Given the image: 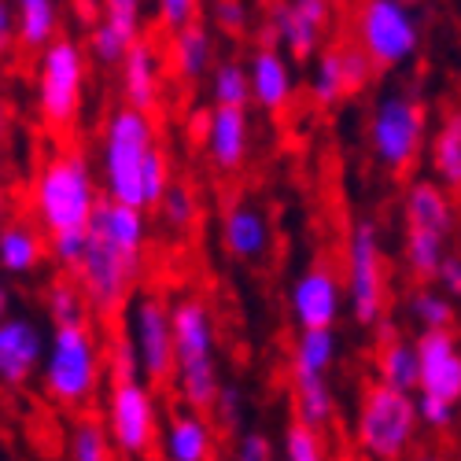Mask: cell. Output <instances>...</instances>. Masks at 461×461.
Here are the masks:
<instances>
[{"instance_id":"obj_51","label":"cell","mask_w":461,"mask_h":461,"mask_svg":"<svg viewBox=\"0 0 461 461\" xmlns=\"http://www.w3.org/2000/svg\"><path fill=\"white\" fill-rule=\"evenodd\" d=\"M5 177H8V170H5V156H0V188H5Z\"/></svg>"},{"instance_id":"obj_13","label":"cell","mask_w":461,"mask_h":461,"mask_svg":"<svg viewBox=\"0 0 461 461\" xmlns=\"http://www.w3.org/2000/svg\"><path fill=\"white\" fill-rule=\"evenodd\" d=\"M332 8L325 0H292V5H270L266 8V33L270 41L292 59H318V45H321V33L329 26Z\"/></svg>"},{"instance_id":"obj_6","label":"cell","mask_w":461,"mask_h":461,"mask_svg":"<svg viewBox=\"0 0 461 461\" xmlns=\"http://www.w3.org/2000/svg\"><path fill=\"white\" fill-rule=\"evenodd\" d=\"M417 402L413 395L392 392L384 384H369L355 410V450L366 461H406L410 447L417 443Z\"/></svg>"},{"instance_id":"obj_5","label":"cell","mask_w":461,"mask_h":461,"mask_svg":"<svg viewBox=\"0 0 461 461\" xmlns=\"http://www.w3.org/2000/svg\"><path fill=\"white\" fill-rule=\"evenodd\" d=\"M107 380L104 343L93 325L52 329L41 362V392L63 410H86Z\"/></svg>"},{"instance_id":"obj_26","label":"cell","mask_w":461,"mask_h":461,"mask_svg":"<svg viewBox=\"0 0 461 461\" xmlns=\"http://www.w3.org/2000/svg\"><path fill=\"white\" fill-rule=\"evenodd\" d=\"M45 255H49V240H41L37 225L23 218L0 225V270L5 274L26 277L45 262Z\"/></svg>"},{"instance_id":"obj_23","label":"cell","mask_w":461,"mask_h":461,"mask_svg":"<svg viewBox=\"0 0 461 461\" xmlns=\"http://www.w3.org/2000/svg\"><path fill=\"white\" fill-rule=\"evenodd\" d=\"M163 74H167L163 52L151 41H140L122 59V96H126V107L144 111V114L156 107L159 96H163Z\"/></svg>"},{"instance_id":"obj_2","label":"cell","mask_w":461,"mask_h":461,"mask_svg":"<svg viewBox=\"0 0 461 461\" xmlns=\"http://www.w3.org/2000/svg\"><path fill=\"white\" fill-rule=\"evenodd\" d=\"M144 248H148V214L100 200L93 225L86 233V258L74 270V281L86 292L89 311L119 314L133 299L144 274Z\"/></svg>"},{"instance_id":"obj_39","label":"cell","mask_w":461,"mask_h":461,"mask_svg":"<svg viewBox=\"0 0 461 461\" xmlns=\"http://www.w3.org/2000/svg\"><path fill=\"white\" fill-rule=\"evenodd\" d=\"M104 366H107V384L140 380V366H137V355H133V343L126 336H111L104 343Z\"/></svg>"},{"instance_id":"obj_36","label":"cell","mask_w":461,"mask_h":461,"mask_svg":"<svg viewBox=\"0 0 461 461\" xmlns=\"http://www.w3.org/2000/svg\"><path fill=\"white\" fill-rule=\"evenodd\" d=\"M159 218H163V225L170 229V233H188L200 218L196 192H192L188 185H181V181H174L170 192L163 196V203H159Z\"/></svg>"},{"instance_id":"obj_9","label":"cell","mask_w":461,"mask_h":461,"mask_svg":"<svg viewBox=\"0 0 461 461\" xmlns=\"http://www.w3.org/2000/svg\"><path fill=\"white\" fill-rule=\"evenodd\" d=\"M343 299L348 314L362 329H376L388 306V277H384V244L380 225L373 218H358L348 237V270H343Z\"/></svg>"},{"instance_id":"obj_31","label":"cell","mask_w":461,"mask_h":461,"mask_svg":"<svg viewBox=\"0 0 461 461\" xmlns=\"http://www.w3.org/2000/svg\"><path fill=\"white\" fill-rule=\"evenodd\" d=\"M406 314L420 332H454V299L439 288H413Z\"/></svg>"},{"instance_id":"obj_17","label":"cell","mask_w":461,"mask_h":461,"mask_svg":"<svg viewBox=\"0 0 461 461\" xmlns=\"http://www.w3.org/2000/svg\"><path fill=\"white\" fill-rule=\"evenodd\" d=\"M420 388L417 395H432L439 402L461 406V348L454 332H417Z\"/></svg>"},{"instance_id":"obj_20","label":"cell","mask_w":461,"mask_h":461,"mask_svg":"<svg viewBox=\"0 0 461 461\" xmlns=\"http://www.w3.org/2000/svg\"><path fill=\"white\" fill-rule=\"evenodd\" d=\"M402 218H406V229H413V233H432V237L450 240L454 221H457L454 196L439 181L417 177V181H410L406 196H402Z\"/></svg>"},{"instance_id":"obj_40","label":"cell","mask_w":461,"mask_h":461,"mask_svg":"<svg viewBox=\"0 0 461 461\" xmlns=\"http://www.w3.org/2000/svg\"><path fill=\"white\" fill-rule=\"evenodd\" d=\"M339 67H343V86L348 93H362L369 82H373V59L358 49V45H343L339 49Z\"/></svg>"},{"instance_id":"obj_18","label":"cell","mask_w":461,"mask_h":461,"mask_svg":"<svg viewBox=\"0 0 461 461\" xmlns=\"http://www.w3.org/2000/svg\"><path fill=\"white\" fill-rule=\"evenodd\" d=\"M200 140L207 148L211 163L221 174L240 170L244 159H248V151H251V119H248V111H237V107H214V111H207Z\"/></svg>"},{"instance_id":"obj_16","label":"cell","mask_w":461,"mask_h":461,"mask_svg":"<svg viewBox=\"0 0 461 461\" xmlns=\"http://www.w3.org/2000/svg\"><path fill=\"white\" fill-rule=\"evenodd\" d=\"M144 41V5L140 0H111L89 30V56L104 67H122V59Z\"/></svg>"},{"instance_id":"obj_21","label":"cell","mask_w":461,"mask_h":461,"mask_svg":"<svg viewBox=\"0 0 461 461\" xmlns=\"http://www.w3.org/2000/svg\"><path fill=\"white\" fill-rule=\"evenodd\" d=\"M270 244H274V225H270V214L258 203L240 200L221 214V248L233 258L255 262L270 251Z\"/></svg>"},{"instance_id":"obj_29","label":"cell","mask_w":461,"mask_h":461,"mask_svg":"<svg viewBox=\"0 0 461 461\" xmlns=\"http://www.w3.org/2000/svg\"><path fill=\"white\" fill-rule=\"evenodd\" d=\"M59 5H52V0H23V5H15V37L19 45L33 49L37 56H41L52 41H59Z\"/></svg>"},{"instance_id":"obj_3","label":"cell","mask_w":461,"mask_h":461,"mask_svg":"<svg viewBox=\"0 0 461 461\" xmlns=\"http://www.w3.org/2000/svg\"><path fill=\"white\" fill-rule=\"evenodd\" d=\"M100 177L93 163L74 148L52 151L41 159L30 181V214L45 237L89 233L93 214L100 207Z\"/></svg>"},{"instance_id":"obj_52","label":"cell","mask_w":461,"mask_h":461,"mask_svg":"<svg viewBox=\"0 0 461 461\" xmlns=\"http://www.w3.org/2000/svg\"><path fill=\"white\" fill-rule=\"evenodd\" d=\"M336 461H366V457H358V454H343V457H336Z\"/></svg>"},{"instance_id":"obj_11","label":"cell","mask_w":461,"mask_h":461,"mask_svg":"<svg viewBox=\"0 0 461 461\" xmlns=\"http://www.w3.org/2000/svg\"><path fill=\"white\" fill-rule=\"evenodd\" d=\"M355 45L380 70H395L420 52V19L399 0H369L355 12Z\"/></svg>"},{"instance_id":"obj_33","label":"cell","mask_w":461,"mask_h":461,"mask_svg":"<svg viewBox=\"0 0 461 461\" xmlns=\"http://www.w3.org/2000/svg\"><path fill=\"white\" fill-rule=\"evenodd\" d=\"M447 240L443 237H432V233H413L406 229V240H402V266L410 270V277L417 281H436L439 266L447 258Z\"/></svg>"},{"instance_id":"obj_41","label":"cell","mask_w":461,"mask_h":461,"mask_svg":"<svg viewBox=\"0 0 461 461\" xmlns=\"http://www.w3.org/2000/svg\"><path fill=\"white\" fill-rule=\"evenodd\" d=\"M413 402H417L420 425L432 429V432H447V429L454 425V417H457V406L439 402V399H432V395H413Z\"/></svg>"},{"instance_id":"obj_19","label":"cell","mask_w":461,"mask_h":461,"mask_svg":"<svg viewBox=\"0 0 461 461\" xmlns=\"http://www.w3.org/2000/svg\"><path fill=\"white\" fill-rule=\"evenodd\" d=\"M248 86H251V104L262 111H285L295 96V74L292 63L281 49L274 45H255L248 56Z\"/></svg>"},{"instance_id":"obj_32","label":"cell","mask_w":461,"mask_h":461,"mask_svg":"<svg viewBox=\"0 0 461 461\" xmlns=\"http://www.w3.org/2000/svg\"><path fill=\"white\" fill-rule=\"evenodd\" d=\"M45 314L56 329H74V325H89L86 314H89V299L86 292L78 288V281H67V277H56L49 288H45Z\"/></svg>"},{"instance_id":"obj_47","label":"cell","mask_w":461,"mask_h":461,"mask_svg":"<svg viewBox=\"0 0 461 461\" xmlns=\"http://www.w3.org/2000/svg\"><path fill=\"white\" fill-rule=\"evenodd\" d=\"M436 285H439L443 295L461 299V255H447V258H443L439 274H436Z\"/></svg>"},{"instance_id":"obj_27","label":"cell","mask_w":461,"mask_h":461,"mask_svg":"<svg viewBox=\"0 0 461 461\" xmlns=\"http://www.w3.org/2000/svg\"><path fill=\"white\" fill-rule=\"evenodd\" d=\"M376 384L402 395H417L420 388V358H417V343L392 336L376 343Z\"/></svg>"},{"instance_id":"obj_53","label":"cell","mask_w":461,"mask_h":461,"mask_svg":"<svg viewBox=\"0 0 461 461\" xmlns=\"http://www.w3.org/2000/svg\"><path fill=\"white\" fill-rule=\"evenodd\" d=\"M277 461H281V457H277Z\"/></svg>"},{"instance_id":"obj_10","label":"cell","mask_w":461,"mask_h":461,"mask_svg":"<svg viewBox=\"0 0 461 461\" xmlns=\"http://www.w3.org/2000/svg\"><path fill=\"white\" fill-rule=\"evenodd\" d=\"M104 432L111 450L130 461H144L159 447V402L144 380L107 384L104 395Z\"/></svg>"},{"instance_id":"obj_50","label":"cell","mask_w":461,"mask_h":461,"mask_svg":"<svg viewBox=\"0 0 461 461\" xmlns=\"http://www.w3.org/2000/svg\"><path fill=\"white\" fill-rule=\"evenodd\" d=\"M410 461H447L443 454H432V450H425V454H417V457H410Z\"/></svg>"},{"instance_id":"obj_24","label":"cell","mask_w":461,"mask_h":461,"mask_svg":"<svg viewBox=\"0 0 461 461\" xmlns=\"http://www.w3.org/2000/svg\"><path fill=\"white\" fill-rule=\"evenodd\" d=\"M170 67L181 82L211 78L214 70V30L207 23H192L170 37Z\"/></svg>"},{"instance_id":"obj_48","label":"cell","mask_w":461,"mask_h":461,"mask_svg":"<svg viewBox=\"0 0 461 461\" xmlns=\"http://www.w3.org/2000/svg\"><path fill=\"white\" fill-rule=\"evenodd\" d=\"M12 41H19V37H15V8L0 0V56H5V49Z\"/></svg>"},{"instance_id":"obj_35","label":"cell","mask_w":461,"mask_h":461,"mask_svg":"<svg viewBox=\"0 0 461 461\" xmlns=\"http://www.w3.org/2000/svg\"><path fill=\"white\" fill-rule=\"evenodd\" d=\"M311 96L321 107H336L343 96H348V86H343V67H339V49L321 52L311 67Z\"/></svg>"},{"instance_id":"obj_4","label":"cell","mask_w":461,"mask_h":461,"mask_svg":"<svg viewBox=\"0 0 461 461\" xmlns=\"http://www.w3.org/2000/svg\"><path fill=\"white\" fill-rule=\"evenodd\" d=\"M174 318V384L188 410L211 413L221 392V362H218V325L214 311L200 295H181L170 303Z\"/></svg>"},{"instance_id":"obj_7","label":"cell","mask_w":461,"mask_h":461,"mask_svg":"<svg viewBox=\"0 0 461 461\" xmlns=\"http://www.w3.org/2000/svg\"><path fill=\"white\" fill-rule=\"evenodd\" d=\"M366 137H369L373 159L380 167H388L395 174L410 170L420 159V151L429 148V137H432V130H429V104L420 100L413 89L384 93L373 104Z\"/></svg>"},{"instance_id":"obj_49","label":"cell","mask_w":461,"mask_h":461,"mask_svg":"<svg viewBox=\"0 0 461 461\" xmlns=\"http://www.w3.org/2000/svg\"><path fill=\"white\" fill-rule=\"evenodd\" d=\"M12 314V295H8V288L5 285H0V321H5Z\"/></svg>"},{"instance_id":"obj_42","label":"cell","mask_w":461,"mask_h":461,"mask_svg":"<svg viewBox=\"0 0 461 461\" xmlns=\"http://www.w3.org/2000/svg\"><path fill=\"white\" fill-rule=\"evenodd\" d=\"M207 15H211L214 26L225 30V33H244L248 23H251V8L240 5V0H218V5L207 8Z\"/></svg>"},{"instance_id":"obj_25","label":"cell","mask_w":461,"mask_h":461,"mask_svg":"<svg viewBox=\"0 0 461 461\" xmlns=\"http://www.w3.org/2000/svg\"><path fill=\"white\" fill-rule=\"evenodd\" d=\"M425 151H429L432 181H439L450 196H454V192H461V107L443 114L439 126L429 137Z\"/></svg>"},{"instance_id":"obj_12","label":"cell","mask_w":461,"mask_h":461,"mask_svg":"<svg viewBox=\"0 0 461 461\" xmlns=\"http://www.w3.org/2000/svg\"><path fill=\"white\" fill-rule=\"evenodd\" d=\"M122 336L133 343V355L140 366V380L148 388L174 380V318L170 303L159 295L140 292L122 311Z\"/></svg>"},{"instance_id":"obj_44","label":"cell","mask_w":461,"mask_h":461,"mask_svg":"<svg viewBox=\"0 0 461 461\" xmlns=\"http://www.w3.org/2000/svg\"><path fill=\"white\" fill-rule=\"evenodd\" d=\"M151 12H156L159 26L170 30V37H174V33H181L185 26L196 23V12H200V8H196V5H188V0H163V5H156Z\"/></svg>"},{"instance_id":"obj_8","label":"cell","mask_w":461,"mask_h":461,"mask_svg":"<svg viewBox=\"0 0 461 461\" xmlns=\"http://www.w3.org/2000/svg\"><path fill=\"white\" fill-rule=\"evenodd\" d=\"M74 37H59L37 56V111L49 130H70L82 114L89 63Z\"/></svg>"},{"instance_id":"obj_38","label":"cell","mask_w":461,"mask_h":461,"mask_svg":"<svg viewBox=\"0 0 461 461\" xmlns=\"http://www.w3.org/2000/svg\"><path fill=\"white\" fill-rule=\"evenodd\" d=\"M281 461H329L321 432L292 420V425L285 429V436H281Z\"/></svg>"},{"instance_id":"obj_22","label":"cell","mask_w":461,"mask_h":461,"mask_svg":"<svg viewBox=\"0 0 461 461\" xmlns=\"http://www.w3.org/2000/svg\"><path fill=\"white\" fill-rule=\"evenodd\" d=\"M214 425L207 413L196 410H177L167 417L159 432V454L163 461H214Z\"/></svg>"},{"instance_id":"obj_14","label":"cell","mask_w":461,"mask_h":461,"mask_svg":"<svg viewBox=\"0 0 461 461\" xmlns=\"http://www.w3.org/2000/svg\"><path fill=\"white\" fill-rule=\"evenodd\" d=\"M288 311H292V321L299 325V332H306V329H336L339 314L348 311L343 281L321 262L306 266L288 288Z\"/></svg>"},{"instance_id":"obj_43","label":"cell","mask_w":461,"mask_h":461,"mask_svg":"<svg viewBox=\"0 0 461 461\" xmlns=\"http://www.w3.org/2000/svg\"><path fill=\"white\" fill-rule=\"evenodd\" d=\"M49 255L56 266H63V270H78L82 258H86V233H70V237H52L49 240Z\"/></svg>"},{"instance_id":"obj_46","label":"cell","mask_w":461,"mask_h":461,"mask_svg":"<svg viewBox=\"0 0 461 461\" xmlns=\"http://www.w3.org/2000/svg\"><path fill=\"white\" fill-rule=\"evenodd\" d=\"M233 461H277V450L266 432H244L233 450Z\"/></svg>"},{"instance_id":"obj_37","label":"cell","mask_w":461,"mask_h":461,"mask_svg":"<svg viewBox=\"0 0 461 461\" xmlns=\"http://www.w3.org/2000/svg\"><path fill=\"white\" fill-rule=\"evenodd\" d=\"M67 461H111V443L100 420H78L67 443Z\"/></svg>"},{"instance_id":"obj_1","label":"cell","mask_w":461,"mask_h":461,"mask_svg":"<svg viewBox=\"0 0 461 461\" xmlns=\"http://www.w3.org/2000/svg\"><path fill=\"white\" fill-rule=\"evenodd\" d=\"M100 188L104 200L133 211H159L170 192V163L159 144L151 114L133 107H114L100 126Z\"/></svg>"},{"instance_id":"obj_15","label":"cell","mask_w":461,"mask_h":461,"mask_svg":"<svg viewBox=\"0 0 461 461\" xmlns=\"http://www.w3.org/2000/svg\"><path fill=\"white\" fill-rule=\"evenodd\" d=\"M49 336L33 314H8L0 321V384L23 388L30 376L41 373Z\"/></svg>"},{"instance_id":"obj_45","label":"cell","mask_w":461,"mask_h":461,"mask_svg":"<svg viewBox=\"0 0 461 461\" xmlns=\"http://www.w3.org/2000/svg\"><path fill=\"white\" fill-rule=\"evenodd\" d=\"M221 425H229V429H237V420H240V413H244V392L237 388L233 380H225L221 384V392H218V399H214V410H211Z\"/></svg>"},{"instance_id":"obj_28","label":"cell","mask_w":461,"mask_h":461,"mask_svg":"<svg viewBox=\"0 0 461 461\" xmlns=\"http://www.w3.org/2000/svg\"><path fill=\"white\" fill-rule=\"evenodd\" d=\"M339 362L336 329H306L292 343V376H329Z\"/></svg>"},{"instance_id":"obj_30","label":"cell","mask_w":461,"mask_h":461,"mask_svg":"<svg viewBox=\"0 0 461 461\" xmlns=\"http://www.w3.org/2000/svg\"><path fill=\"white\" fill-rule=\"evenodd\" d=\"M292 406L299 425L325 429L336 417V392L329 376H292Z\"/></svg>"},{"instance_id":"obj_34","label":"cell","mask_w":461,"mask_h":461,"mask_svg":"<svg viewBox=\"0 0 461 461\" xmlns=\"http://www.w3.org/2000/svg\"><path fill=\"white\" fill-rule=\"evenodd\" d=\"M211 100H214V107L248 111V104H251L248 63H240V59H218L214 70H211Z\"/></svg>"}]
</instances>
